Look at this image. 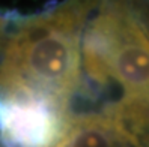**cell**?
I'll return each instance as SVG.
<instances>
[{"label":"cell","mask_w":149,"mask_h":147,"mask_svg":"<svg viewBox=\"0 0 149 147\" xmlns=\"http://www.w3.org/2000/svg\"><path fill=\"white\" fill-rule=\"evenodd\" d=\"M69 111L30 96H0V143L6 147H50Z\"/></svg>","instance_id":"3957f363"},{"label":"cell","mask_w":149,"mask_h":147,"mask_svg":"<svg viewBox=\"0 0 149 147\" xmlns=\"http://www.w3.org/2000/svg\"><path fill=\"white\" fill-rule=\"evenodd\" d=\"M0 147H6V146H5L3 143H0Z\"/></svg>","instance_id":"5b68a950"},{"label":"cell","mask_w":149,"mask_h":147,"mask_svg":"<svg viewBox=\"0 0 149 147\" xmlns=\"http://www.w3.org/2000/svg\"><path fill=\"white\" fill-rule=\"evenodd\" d=\"M83 33L81 66L98 87L115 84L116 99L149 107V38L124 0H100Z\"/></svg>","instance_id":"7a4b0ae2"},{"label":"cell","mask_w":149,"mask_h":147,"mask_svg":"<svg viewBox=\"0 0 149 147\" xmlns=\"http://www.w3.org/2000/svg\"><path fill=\"white\" fill-rule=\"evenodd\" d=\"M8 23L6 20L0 15V51H2V47L5 44V39H6V35H8Z\"/></svg>","instance_id":"277c9868"},{"label":"cell","mask_w":149,"mask_h":147,"mask_svg":"<svg viewBox=\"0 0 149 147\" xmlns=\"http://www.w3.org/2000/svg\"><path fill=\"white\" fill-rule=\"evenodd\" d=\"M100 0H63L15 18L0 51V96H30L71 111L81 86V41Z\"/></svg>","instance_id":"6da1fadb"}]
</instances>
